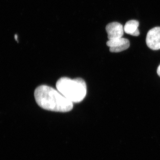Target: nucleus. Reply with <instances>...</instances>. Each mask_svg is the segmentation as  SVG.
Here are the masks:
<instances>
[{
	"label": "nucleus",
	"mask_w": 160,
	"mask_h": 160,
	"mask_svg": "<svg viewBox=\"0 0 160 160\" xmlns=\"http://www.w3.org/2000/svg\"><path fill=\"white\" fill-rule=\"evenodd\" d=\"M34 98L38 105L49 111L66 112L73 108V103L52 87L42 85L35 90Z\"/></svg>",
	"instance_id": "nucleus-1"
},
{
	"label": "nucleus",
	"mask_w": 160,
	"mask_h": 160,
	"mask_svg": "<svg viewBox=\"0 0 160 160\" xmlns=\"http://www.w3.org/2000/svg\"><path fill=\"white\" fill-rule=\"evenodd\" d=\"M58 91L72 103H79L86 97L87 86L81 78L72 79L69 78H60L56 83Z\"/></svg>",
	"instance_id": "nucleus-2"
},
{
	"label": "nucleus",
	"mask_w": 160,
	"mask_h": 160,
	"mask_svg": "<svg viewBox=\"0 0 160 160\" xmlns=\"http://www.w3.org/2000/svg\"><path fill=\"white\" fill-rule=\"evenodd\" d=\"M146 43L152 50L160 49V27H154L149 30L146 36Z\"/></svg>",
	"instance_id": "nucleus-3"
},
{
	"label": "nucleus",
	"mask_w": 160,
	"mask_h": 160,
	"mask_svg": "<svg viewBox=\"0 0 160 160\" xmlns=\"http://www.w3.org/2000/svg\"><path fill=\"white\" fill-rule=\"evenodd\" d=\"M106 45L109 48V51L112 52H119L128 49L130 46L129 40L125 38L109 40Z\"/></svg>",
	"instance_id": "nucleus-4"
},
{
	"label": "nucleus",
	"mask_w": 160,
	"mask_h": 160,
	"mask_svg": "<svg viewBox=\"0 0 160 160\" xmlns=\"http://www.w3.org/2000/svg\"><path fill=\"white\" fill-rule=\"evenodd\" d=\"M106 29L109 40L120 38H122L124 35V27L117 22L109 23L106 26Z\"/></svg>",
	"instance_id": "nucleus-5"
},
{
	"label": "nucleus",
	"mask_w": 160,
	"mask_h": 160,
	"mask_svg": "<svg viewBox=\"0 0 160 160\" xmlns=\"http://www.w3.org/2000/svg\"><path fill=\"white\" fill-rule=\"evenodd\" d=\"M139 23L137 20H132L128 21L124 27V32L133 36H138L140 35L138 27Z\"/></svg>",
	"instance_id": "nucleus-6"
},
{
	"label": "nucleus",
	"mask_w": 160,
	"mask_h": 160,
	"mask_svg": "<svg viewBox=\"0 0 160 160\" xmlns=\"http://www.w3.org/2000/svg\"><path fill=\"white\" fill-rule=\"evenodd\" d=\"M157 73L158 75L160 77V65L158 67L157 69Z\"/></svg>",
	"instance_id": "nucleus-7"
}]
</instances>
